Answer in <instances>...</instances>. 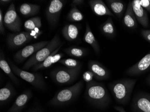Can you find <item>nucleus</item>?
I'll return each mask as SVG.
<instances>
[{"mask_svg": "<svg viewBox=\"0 0 150 112\" xmlns=\"http://www.w3.org/2000/svg\"><path fill=\"white\" fill-rule=\"evenodd\" d=\"M85 96L88 101L98 107H106L110 102V97L106 87L95 82L87 83Z\"/></svg>", "mask_w": 150, "mask_h": 112, "instance_id": "f257e3e1", "label": "nucleus"}, {"mask_svg": "<svg viewBox=\"0 0 150 112\" xmlns=\"http://www.w3.org/2000/svg\"><path fill=\"white\" fill-rule=\"evenodd\" d=\"M136 82L137 80L135 79H122L109 85L117 102L120 104H125L128 102Z\"/></svg>", "mask_w": 150, "mask_h": 112, "instance_id": "f03ea898", "label": "nucleus"}, {"mask_svg": "<svg viewBox=\"0 0 150 112\" xmlns=\"http://www.w3.org/2000/svg\"><path fill=\"white\" fill-rule=\"evenodd\" d=\"M63 45L58 34L55 35L45 47L34 54L24 64L23 68L28 70L40 62H42L51 54L54 50L61 45Z\"/></svg>", "mask_w": 150, "mask_h": 112, "instance_id": "7ed1b4c3", "label": "nucleus"}, {"mask_svg": "<svg viewBox=\"0 0 150 112\" xmlns=\"http://www.w3.org/2000/svg\"><path fill=\"white\" fill-rule=\"evenodd\" d=\"M83 85V81L80 80L72 86L59 91L49 103L53 106H60L70 102L79 95Z\"/></svg>", "mask_w": 150, "mask_h": 112, "instance_id": "20e7f679", "label": "nucleus"}, {"mask_svg": "<svg viewBox=\"0 0 150 112\" xmlns=\"http://www.w3.org/2000/svg\"><path fill=\"white\" fill-rule=\"evenodd\" d=\"M9 65L15 75L33 86L36 88L44 90L46 84L41 74L38 73H30L18 68L9 60Z\"/></svg>", "mask_w": 150, "mask_h": 112, "instance_id": "39448f33", "label": "nucleus"}, {"mask_svg": "<svg viewBox=\"0 0 150 112\" xmlns=\"http://www.w3.org/2000/svg\"><path fill=\"white\" fill-rule=\"evenodd\" d=\"M80 68L76 69L59 68L53 70L51 75L54 81L59 85H67L71 83L77 78Z\"/></svg>", "mask_w": 150, "mask_h": 112, "instance_id": "423d86ee", "label": "nucleus"}, {"mask_svg": "<svg viewBox=\"0 0 150 112\" xmlns=\"http://www.w3.org/2000/svg\"><path fill=\"white\" fill-rule=\"evenodd\" d=\"M66 1L63 0H52L46 9L45 15L49 25L54 27L58 24L60 15Z\"/></svg>", "mask_w": 150, "mask_h": 112, "instance_id": "0eeeda50", "label": "nucleus"}, {"mask_svg": "<svg viewBox=\"0 0 150 112\" xmlns=\"http://www.w3.org/2000/svg\"><path fill=\"white\" fill-rule=\"evenodd\" d=\"M4 24L6 27L13 32H20L21 26V21L16 11L13 2L10 4L8 10L6 12L4 17Z\"/></svg>", "mask_w": 150, "mask_h": 112, "instance_id": "6e6552de", "label": "nucleus"}, {"mask_svg": "<svg viewBox=\"0 0 150 112\" xmlns=\"http://www.w3.org/2000/svg\"><path fill=\"white\" fill-rule=\"evenodd\" d=\"M49 42L50 41H42L26 46L21 50L18 51L13 56L15 61L17 63H21L28 57L30 56L31 57L39 50L44 48Z\"/></svg>", "mask_w": 150, "mask_h": 112, "instance_id": "1a4fd4ad", "label": "nucleus"}, {"mask_svg": "<svg viewBox=\"0 0 150 112\" xmlns=\"http://www.w3.org/2000/svg\"><path fill=\"white\" fill-rule=\"evenodd\" d=\"M33 37L28 32L9 34L7 37V44L11 49H16L29 42Z\"/></svg>", "mask_w": 150, "mask_h": 112, "instance_id": "9d476101", "label": "nucleus"}, {"mask_svg": "<svg viewBox=\"0 0 150 112\" xmlns=\"http://www.w3.org/2000/svg\"><path fill=\"white\" fill-rule=\"evenodd\" d=\"M133 109L136 112H150V94L140 93L133 99Z\"/></svg>", "mask_w": 150, "mask_h": 112, "instance_id": "9b49d317", "label": "nucleus"}, {"mask_svg": "<svg viewBox=\"0 0 150 112\" xmlns=\"http://www.w3.org/2000/svg\"><path fill=\"white\" fill-rule=\"evenodd\" d=\"M149 69H150V53L146 55L137 63L129 68L126 73L129 75H138L144 74Z\"/></svg>", "mask_w": 150, "mask_h": 112, "instance_id": "f8f14e48", "label": "nucleus"}, {"mask_svg": "<svg viewBox=\"0 0 150 112\" xmlns=\"http://www.w3.org/2000/svg\"><path fill=\"white\" fill-rule=\"evenodd\" d=\"M88 68L93 74L94 78L97 80H103L109 77L108 70L98 61H90L88 62Z\"/></svg>", "mask_w": 150, "mask_h": 112, "instance_id": "ddd939ff", "label": "nucleus"}, {"mask_svg": "<svg viewBox=\"0 0 150 112\" xmlns=\"http://www.w3.org/2000/svg\"><path fill=\"white\" fill-rule=\"evenodd\" d=\"M62 46L63 45H61L59 48H57L56 50H54L51 54L49 57H48L43 61L33 66V69H32L33 71L35 72V71H38V70L48 68V67H50L54 64L59 61L64 56V54L62 53L58 54V52H59Z\"/></svg>", "mask_w": 150, "mask_h": 112, "instance_id": "4468645a", "label": "nucleus"}, {"mask_svg": "<svg viewBox=\"0 0 150 112\" xmlns=\"http://www.w3.org/2000/svg\"><path fill=\"white\" fill-rule=\"evenodd\" d=\"M33 97L30 90H27L20 94L16 99L7 112H20Z\"/></svg>", "mask_w": 150, "mask_h": 112, "instance_id": "2eb2a0df", "label": "nucleus"}, {"mask_svg": "<svg viewBox=\"0 0 150 112\" xmlns=\"http://www.w3.org/2000/svg\"><path fill=\"white\" fill-rule=\"evenodd\" d=\"M132 8L136 18L139 23L144 27L149 26V19L145 11L139 3V0H133L132 1Z\"/></svg>", "mask_w": 150, "mask_h": 112, "instance_id": "dca6fc26", "label": "nucleus"}, {"mask_svg": "<svg viewBox=\"0 0 150 112\" xmlns=\"http://www.w3.org/2000/svg\"><path fill=\"white\" fill-rule=\"evenodd\" d=\"M88 4L92 11L98 16L108 15L114 17L112 13L107 7L103 1L101 0H90Z\"/></svg>", "mask_w": 150, "mask_h": 112, "instance_id": "f3484780", "label": "nucleus"}, {"mask_svg": "<svg viewBox=\"0 0 150 112\" xmlns=\"http://www.w3.org/2000/svg\"><path fill=\"white\" fill-rule=\"evenodd\" d=\"M41 18L39 17L32 18L27 20L24 24V27L27 32L30 33L33 37H37L41 34L39 31L40 28L42 27Z\"/></svg>", "mask_w": 150, "mask_h": 112, "instance_id": "a211bd4d", "label": "nucleus"}, {"mask_svg": "<svg viewBox=\"0 0 150 112\" xmlns=\"http://www.w3.org/2000/svg\"><path fill=\"white\" fill-rule=\"evenodd\" d=\"M62 34L67 40L74 41L79 36V29L77 26L74 24H67L63 27Z\"/></svg>", "mask_w": 150, "mask_h": 112, "instance_id": "6ab92c4d", "label": "nucleus"}, {"mask_svg": "<svg viewBox=\"0 0 150 112\" xmlns=\"http://www.w3.org/2000/svg\"><path fill=\"white\" fill-rule=\"evenodd\" d=\"M84 39L85 42L90 44L92 47L96 54H99L100 53V47L96 39L91 30L90 25L86 23V29L84 35Z\"/></svg>", "mask_w": 150, "mask_h": 112, "instance_id": "aec40b11", "label": "nucleus"}, {"mask_svg": "<svg viewBox=\"0 0 150 112\" xmlns=\"http://www.w3.org/2000/svg\"><path fill=\"white\" fill-rule=\"evenodd\" d=\"M125 25L129 28H134L137 25L136 18L132 8V1H129L124 17Z\"/></svg>", "mask_w": 150, "mask_h": 112, "instance_id": "412c9836", "label": "nucleus"}, {"mask_svg": "<svg viewBox=\"0 0 150 112\" xmlns=\"http://www.w3.org/2000/svg\"><path fill=\"white\" fill-rule=\"evenodd\" d=\"M15 90L10 82H7L6 85L0 90V103L2 105L14 96Z\"/></svg>", "mask_w": 150, "mask_h": 112, "instance_id": "4be33fe9", "label": "nucleus"}, {"mask_svg": "<svg viewBox=\"0 0 150 112\" xmlns=\"http://www.w3.org/2000/svg\"><path fill=\"white\" fill-rule=\"evenodd\" d=\"M0 67L16 85L19 84V82L18 79L15 76L10 65L5 59V57L1 52L0 56Z\"/></svg>", "mask_w": 150, "mask_h": 112, "instance_id": "5701e85b", "label": "nucleus"}, {"mask_svg": "<svg viewBox=\"0 0 150 112\" xmlns=\"http://www.w3.org/2000/svg\"><path fill=\"white\" fill-rule=\"evenodd\" d=\"M40 10V6L36 4L24 3L19 7V11L23 15L29 17L37 15Z\"/></svg>", "mask_w": 150, "mask_h": 112, "instance_id": "b1692460", "label": "nucleus"}, {"mask_svg": "<svg viewBox=\"0 0 150 112\" xmlns=\"http://www.w3.org/2000/svg\"><path fill=\"white\" fill-rule=\"evenodd\" d=\"M107 3L110 6L113 12L117 16L120 17L122 16L125 9V5L123 2L117 0H108Z\"/></svg>", "mask_w": 150, "mask_h": 112, "instance_id": "393cba45", "label": "nucleus"}, {"mask_svg": "<svg viewBox=\"0 0 150 112\" xmlns=\"http://www.w3.org/2000/svg\"><path fill=\"white\" fill-rule=\"evenodd\" d=\"M101 30L103 34L107 37H112L115 34V28L111 18H109L108 20L102 24Z\"/></svg>", "mask_w": 150, "mask_h": 112, "instance_id": "a878e982", "label": "nucleus"}, {"mask_svg": "<svg viewBox=\"0 0 150 112\" xmlns=\"http://www.w3.org/2000/svg\"><path fill=\"white\" fill-rule=\"evenodd\" d=\"M64 51L69 55L77 58L84 57L86 53V51L85 49L76 47L67 48L64 49Z\"/></svg>", "mask_w": 150, "mask_h": 112, "instance_id": "bb28decb", "label": "nucleus"}, {"mask_svg": "<svg viewBox=\"0 0 150 112\" xmlns=\"http://www.w3.org/2000/svg\"><path fill=\"white\" fill-rule=\"evenodd\" d=\"M84 15L76 7H73L67 15L68 20L72 22H79L83 20Z\"/></svg>", "mask_w": 150, "mask_h": 112, "instance_id": "cd10ccee", "label": "nucleus"}, {"mask_svg": "<svg viewBox=\"0 0 150 112\" xmlns=\"http://www.w3.org/2000/svg\"><path fill=\"white\" fill-rule=\"evenodd\" d=\"M59 62L66 66L67 68L70 69H76L81 67V62L74 59H62L59 61Z\"/></svg>", "mask_w": 150, "mask_h": 112, "instance_id": "c85d7f7f", "label": "nucleus"}, {"mask_svg": "<svg viewBox=\"0 0 150 112\" xmlns=\"http://www.w3.org/2000/svg\"><path fill=\"white\" fill-rule=\"evenodd\" d=\"M93 77H94V75L93 74L90 70L84 72L83 75V80L86 82L87 83L92 81Z\"/></svg>", "mask_w": 150, "mask_h": 112, "instance_id": "c756f323", "label": "nucleus"}, {"mask_svg": "<svg viewBox=\"0 0 150 112\" xmlns=\"http://www.w3.org/2000/svg\"><path fill=\"white\" fill-rule=\"evenodd\" d=\"M139 2L142 7L150 12V0H139Z\"/></svg>", "mask_w": 150, "mask_h": 112, "instance_id": "7c9ffc66", "label": "nucleus"}, {"mask_svg": "<svg viewBox=\"0 0 150 112\" xmlns=\"http://www.w3.org/2000/svg\"><path fill=\"white\" fill-rule=\"evenodd\" d=\"M4 18L1 9H0V32L1 34H5V28L4 27Z\"/></svg>", "mask_w": 150, "mask_h": 112, "instance_id": "2f4dec72", "label": "nucleus"}, {"mask_svg": "<svg viewBox=\"0 0 150 112\" xmlns=\"http://www.w3.org/2000/svg\"><path fill=\"white\" fill-rule=\"evenodd\" d=\"M141 33L144 38L150 42V30H142Z\"/></svg>", "mask_w": 150, "mask_h": 112, "instance_id": "473e14b6", "label": "nucleus"}, {"mask_svg": "<svg viewBox=\"0 0 150 112\" xmlns=\"http://www.w3.org/2000/svg\"><path fill=\"white\" fill-rule=\"evenodd\" d=\"M84 2V1L83 0H73L71 6L72 7H76V6H80V5L83 4Z\"/></svg>", "mask_w": 150, "mask_h": 112, "instance_id": "72a5a7b5", "label": "nucleus"}, {"mask_svg": "<svg viewBox=\"0 0 150 112\" xmlns=\"http://www.w3.org/2000/svg\"><path fill=\"white\" fill-rule=\"evenodd\" d=\"M114 108L117 111H118L119 112H126V111L125 110L124 108H123L121 107L116 106L114 107Z\"/></svg>", "mask_w": 150, "mask_h": 112, "instance_id": "f704fd0d", "label": "nucleus"}, {"mask_svg": "<svg viewBox=\"0 0 150 112\" xmlns=\"http://www.w3.org/2000/svg\"><path fill=\"white\" fill-rule=\"evenodd\" d=\"M11 1H10V0H3V1H2V0H1L0 1V3H1V5H6V4H8V3H10Z\"/></svg>", "mask_w": 150, "mask_h": 112, "instance_id": "c9c22d12", "label": "nucleus"}, {"mask_svg": "<svg viewBox=\"0 0 150 112\" xmlns=\"http://www.w3.org/2000/svg\"><path fill=\"white\" fill-rule=\"evenodd\" d=\"M147 82L150 85V75L148 77V79H147Z\"/></svg>", "mask_w": 150, "mask_h": 112, "instance_id": "e433bc0d", "label": "nucleus"}, {"mask_svg": "<svg viewBox=\"0 0 150 112\" xmlns=\"http://www.w3.org/2000/svg\"></svg>", "mask_w": 150, "mask_h": 112, "instance_id": "4c0bfd02", "label": "nucleus"}]
</instances>
